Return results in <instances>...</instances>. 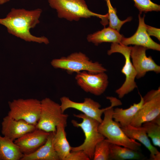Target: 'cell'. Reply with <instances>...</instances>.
I'll return each mask as SVG.
<instances>
[{"label": "cell", "instance_id": "1", "mask_svg": "<svg viewBox=\"0 0 160 160\" xmlns=\"http://www.w3.org/2000/svg\"><path fill=\"white\" fill-rule=\"evenodd\" d=\"M42 12L39 8L29 10L12 8L5 17L0 18V24L5 27L9 33L26 41L47 44L49 41L47 37L36 36L30 32L40 23Z\"/></svg>", "mask_w": 160, "mask_h": 160}, {"label": "cell", "instance_id": "2", "mask_svg": "<svg viewBox=\"0 0 160 160\" xmlns=\"http://www.w3.org/2000/svg\"><path fill=\"white\" fill-rule=\"evenodd\" d=\"M106 98L110 100L111 105L106 107L103 113V119L98 127L99 132L106 137L110 143L140 151L141 144L128 137L122 131L119 124L113 119V107L121 105V102L115 97H107Z\"/></svg>", "mask_w": 160, "mask_h": 160}, {"label": "cell", "instance_id": "3", "mask_svg": "<svg viewBox=\"0 0 160 160\" xmlns=\"http://www.w3.org/2000/svg\"><path fill=\"white\" fill-rule=\"evenodd\" d=\"M50 6L55 9L58 17L70 21H78L81 18L92 17L101 19V23L105 27L108 23V14L103 15L90 10L85 0H48Z\"/></svg>", "mask_w": 160, "mask_h": 160}, {"label": "cell", "instance_id": "4", "mask_svg": "<svg viewBox=\"0 0 160 160\" xmlns=\"http://www.w3.org/2000/svg\"><path fill=\"white\" fill-rule=\"evenodd\" d=\"M51 64L54 68L65 70L70 74L82 71L96 73L107 71L102 64L98 62H93L81 52H75L67 57L54 59Z\"/></svg>", "mask_w": 160, "mask_h": 160}, {"label": "cell", "instance_id": "5", "mask_svg": "<svg viewBox=\"0 0 160 160\" xmlns=\"http://www.w3.org/2000/svg\"><path fill=\"white\" fill-rule=\"evenodd\" d=\"M73 115L82 120L81 123H78L74 120H72L71 123L74 126L81 128L84 133L85 138L84 143L81 145L71 147V151H82L90 159H93L96 145L105 138L98 131V127L100 123L83 113Z\"/></svg>", "mask_w": 160, "mask_h": 160}, {"label": "cell", "instance_id": "6", "mask_svg": "<svg viewBox=\"0 0 160 160\" xmlns=\"http://www.w3.org/2000/svg\"><path fill=\"white\" fill-rule=\"evenodd\" d=\"M40 101V115L36 128L48 132H55L58 126H66L68 115L62 112L60 105L47 97Z\"/></svg>", "mask_w": 160, "mask_h": 160}, {"label": "cell", "instance_id": "7", "mask_svg": "<svg viewBox=\"0 0 160 160\" xmlns=\"http://www.w3.org/2000/svg\"><path fill=\"white\" fill-rule=\"evenodd\" d=\"M130 51L131 46L118 43H112L110 49L107 51L108 55L114 53H119L125 58V63L121 72L125 76V81L121 86L115 91L120 98L124 97L137 87L135 81L137 73L130 59Z\"/></svg>", "mask_w": 160, "mask_h": 160}, {"label": "cell", "instance_id": "8", "mask_svg": "<svg viewBox=\"0 0 160 160\" xmlns=\"http://www.w3.org/2000/svg\"><path fill=\"white\" fill-rule=\"evenodd\" d=\"M7 115L17 120H23L36 126L40 117L41 101L34 99H19L9 102Z\"/></svg>", "mask_w": 160, "mask_h": 160}, {"label": "cell", "instance_id": "9", "mask_svg": "<svg viewBox=\"0 0 160 160\" xmlns=\"http://www.w3.org/2000/svg\"><path fill=\"white\" fill-rule=\"evenodd\" d=\"M144 103L134 117L130 125L140 127L160 115V87L153 89L143 97Z\"/></svg>", "mask_w": 160, "mask_h": 160}, {"label": "cell", "instance_id": "10", "mask_svg": "<svg viewBox=\"0 0 160 160\" xmlns=\"http://www.w3.org/2000/svg\"><path fill=\"white\" fill-rule=\"evenodd\" d=\"M75 78L78 85L84 91L96 96L103 94L108 84L105 72L94 73L82 71L76 73Z\"/></svg>", "mask_w": 160, "mask_h": 160}, {"label": "cell", "instance_id": "11", "mask_svg": "<svg viewBox=\"0 0 160 160\" xmlns=\"http://www.w3.org/2000/svg\"><path fill=\"white\" fill-rule=\"evenodd\" d=\"M146 48L139 46H131L130 57L137 73L136 78L144 76L148 71L160 73V66L157 64L151 56L147 57Z\"/></svg>", "mask_w": 160, "mask_h": 160}, {"label": "cell", "instance_id": "12", "mask_svg": "<svg viewBox=\"0 0 160 160\" xmlns=\"http://www.w3.org/2000/svg\"><path fill=\"white\" fill-rule=\"evenodd\" d=\"M61 110L63 112L69 108L78 110L86 115L93 118L100 123L101 116L106 108L100 109V105L92 99L86 97L82 102H77L71 100L69 97L63 96L60 98Z\"/></svg>", "mask_w": 160, "mask_h": 160}, {"label": "cell", "instance_id": "13", "mask_svg": "<svg viewBox=\"0 0 160 160\" xmlns=\"http://www.w3.org/2000/svg\"><path fill=\"white\" fill-rule=\"evenodd\" d=\"M1 124L2 135L13 141L36 128L35 125L23 120H16L8 115L3 118Z\"/></svg>", "mask_w": 160, "mask_h": 160}, {"label": "cell", "instance_id": "14", "mask_svg": "<svg viewBox=\"0 0 160 160\" xmlns=\"http://www.w3.org/2000/svg\"><path fill=\"white\" fill-rule=\"evenodd\" d=\"M49 134V132L36 128L15 140L14 142L23 154H28L43 145Z\"/></svg>", "mask_w": 160, "mask_h": 160}, {"label": "cell", "instance_id": "15", "mask_svg": "<svg viewBox=\"0 0 160 160\" xmlns=\"http://www.w3.org/2000/svg\"><path fill=\"white\" fill-rule=\"evenodd\" d=\"M145 15L141 17L140 14L138 15L139 25L135 33L129 38L123 37L120 43L123 45H129L141 46L147 49L160 51V45L154 41L148 34L144 21Z\"/></svg>", "mask_w": 160, "mask_h": 160}, {"label": "cell", "instance_id": "16", "mask_svg": "<svg viewBox=\"0 0 160 160\" xmlns=\"http://www.w3.org/2000/svg\"><path fill=\"white\" fill-rule=\"evenodd\" d=\"M55 132H49L45 143L34 152L23 154L20 160H59L53 147L52 140Z\"/></svg>", "mask_w": 160, "mask_h": 160}, {"label": "cell", "instance_id": "17", "mask_svg": "<svg viewBox=\"0 0 160 160\" xmlns=\"http://www.w3.org/2000/svg\"><path fill=\"white\" fill-rule=\"evenodd\" d=\"M121 128L128 137L138 140L145 146L150 152V157L160 153L157 149L151 144L145 129L143 126L135 127L129 125Z\"/></svg>", "mask_w": 160, "mask_h": 160}, {"label": "cell", "instance_id": "18", "mask_svg": "<svg viewBox=\"0 0 160 160\" xmlns=\"http://www.w3.org/2000/svg\"><path fill=\"white\" fill-rule=\"evenodd\" d=\"M123 36L119 32L109 27L87 35V39L96 46L103 42L120 44Z\"/></svg>", "mask_w": 160, "mask_h": 160}, {"label": "cell", "instance_id": "19", "mask_svg": "<svg viewBox=\"0 0 160 160\" xmlns=\"http://www.w3.org/2000/svg\"><path fill=\"white\" fill-rule=\"evenodd\" d=\"M140 96L139 102L134 103L127 109L117 108L113 109V119L119 124L121 127L130 125L135 115L143 105V99L140 95Z\"/></svg>", "mask_w": 160, "mask_h": 160}, {"label": "cell", "instance_id": "20", "mask_svg": "<svg viewBox=\"0 0 160 160\" xmlns=\"http://www.w3.org/2000/svg\"><path fill=\"white\" fill-rule=\"evenodd\" d=\"M65 127L61 125L57 127L52 140L54 149L61 160H65L71 151V147L67 139Z\"/></svg>", "mask_w": 160, "mask_h": 160}, {"label": "cell", "instance_id": "21", "mask_svg": "<svg viewBox=\"0 0 160 160\" xmlns=\"http://www.w3.org/2000/svg\"><path fill=\"white\" fill-rule=\"evenodd\" d=\"M23 155L14 141L0 135V160H20Z\"/></svg>", "mask_w": 160, "mask_h": 160}, {"label": "cell", "instance_id": "22", "mask_svg": "<svg viewBox=\"0 0 160 160\" xmlns=\"http://www.w3.org/2000/svg\"><path fill=\"white\" fill-rule=\"evenodd\" d=\"M110 143L109 160L143 159L144 156L140 151Z\"/></svg>", "mask_w": 160, "mask_h": 160}, {"label": "cell", "instance_id": "23", "mask_svg": "<svg viewBox=\"0 0 160 160\" xmlns=\"http://www.w3.org/2000/svg\"><path fill=\"white\" fill-rule=\"evenodd\" d=\"M108 9V20L110 27L114 29L119 32L121 26L126 23L130 21L132 18L128 17L126 20H121L116 15V9L112 6L110 0H105Z\"/></svg>", "mask_w": 160, "mask_h": 160}, {"label": "cell", "instance_id": "24", "mask_svg": "<svg viewBox=\"0 0 160 160\" xmlns=\"http://www.w3.org/2000/svg\"><path fill=\"white\" fill-rule=\"evenodd\" d=\"M142 126L145 129L148 137L151 139L155 146L160 147V125L153 121L147 122Z\"/></svg>", "mask_w": 160, "mask_h": 160}, {"label": "cell", "instance_id": "25", "mask_svg": "<svg viewBox=\"0 0 160 160\" xmlns=\"http://www.w3.org/2000/svg\"><path fill=\"white\" fill-rule=\"evenodd\" d=\"M110 143L105 139L98 142L95 147L93 159L109 160Z\"/></svg>", "mask_w": 160, "mask_h": 160}, {"label": "cell", "instance_id": "26", "mask_svg": "<svg viewBox=\"0 0 160 160\" xmlns=\"http://www.w3.org/2000/svg\"><path fill=\"white\" fill-rule=\"evenodd\" d=\"M135 6L139 10L140 14L152 11H159L160 6L153 3L151 0H133Z\"/></svg>", "mask_w": 160, "mask_h": 160}, {"label": "cell", "instance_id": "27", "mask_svg": "<svg viewBox=\"0 0 160 160\" xmlns=\"http://www.w3.org/2000/svg\"><path fill=\"white\" fill-rule=\"evenodd\" d=\"M87 155L82 151H71L65 160H89Z\"/></svg>", "mask_w": 160, "mask_h": 160}, {"label": "cell", "instance_id": "28", "mask_svg": "<svg viewBox=\"0 0 160 160\" xmlns=\"http://www.w3.org/2000/svg\"><path fill=\"white\" fill-rule=\"evenodd\" d=\"M147 32L149 36H153L156 38L160 41V31L159 28L153 27L148 25H146Z\"/></svg>", "mask_w": 160, "mask_h": 160}, {"label": "cell", "instance_id": "29", "mask_svg": "<svg viewBox=\"0 0 160 160\" xmlns=\"http://www.w3.org/2000/svg\"><path fill=\"white\" fill-rule=\"evenodd\" d=\"M10 0H0V4H3L8 1H9Z\"/></svg>", "mask_w": 160, "mask_h": 160}]
</instances>
